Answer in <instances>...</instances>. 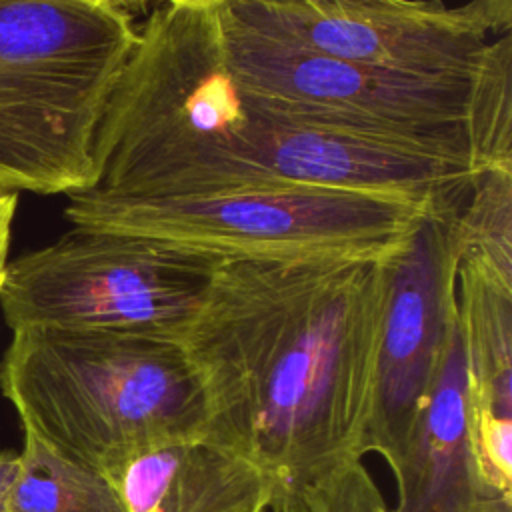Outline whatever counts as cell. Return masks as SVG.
<instances>
[{
	"label": "cell",
	"instance_id": "17",
	"mask_svg": "<svg viewBox=\"0 0 512 512\" xmlns=\"http://www.w3.org/2000/svg\"><path fill=\"white\" fill-rule=\"evenodd\" d=\"M272 512H392L362 460L276 484Z\"/></svg>",
	"mask_w": 512,
	"mask_h": 512
},
{
	"label": "cell",
	"instance_id": "3",
	"mask_svg": "<svg viewBox=\"0 0 512 512\" xmlns=\"http://www.w3.org/2000/svg\"><path fill=\"white\" fill-rule=\"evenodd\" d=\"M0 390L22 430L102 474L138 448L206 432L204 386L176 338L20 328Z\"/></svg>",
	"mask_w": 512,
	"mask_h": 512
},
{
	"label": "cell",
	"instance_id": "21",
	"mask_svg": "<svg viewBox=\"0 0 512 512\" xmlns=\"http://www.w3.org/2000/svg\"><path fill=\"white\" fill-rule=\"evenodd\" d=\"M106 2L132 16V12L144 10L152 0H106ZM162 2H166V6H184V8H218L226 0H162Z\"/></svg>",
	"mask_w": 512,
	"mask_h": 512
},
{
	"label": "cell",
	"instance_id": "22",
	"mask_svg": "<svg viewBox=\"0 0 512 512\" xmlns=\"http://www.w3.org/2000/svg\"><path fill=\"white\" fill-rule=\"evenodd\" d=\"M260 4L276 6H374V4H392L394 0H254Z\"/></svg>",
	"mask_w": 512,
	"mask_h": 512
},
{
	"label": "cell",
	"instance_id": "11",
	"mask_svg": "<svg viewBox=\"0 0 512 512\" xmlns=\"http://www.w3.org/2000/svg\"><path fill=\"white\" fill-rule=\"evenodd\" d=\"M392 474V512H512L492 500L476 464L460 322Z\"/></svg>",
	"mask_w": 512,
	"mask_h": 512
},
{
	"label": "cell",
	"instance_id": "13",
	"mask_svg": "<svg viewBox=\"0 0 512 512\" xmlns=\"http://www.w3.org/2000/svg\"><path fill=\"white\" fill-rule=\"evenodd\" d=\"M456 300L470 416L512 420V286L458 262Z\"/></svg>",
	"mask_w": 512,
	"mask_h": 512
},
{
	"label": "cell",
	"instance_id": "2",
	"mask_svg": "<svg viewBox=\"0 0 512 512\" xmlns=\"http://www.w3.org/2000/svg\"><path fill=\"white\" fill-rule=\"evenodd\" d=\"M238 120L218 8H158L112 86L94 142V180L82 192L160 200L234 190Z\"/></svg>",
	"mask_w": 512,
	"mask_h": 512
},
{
	"label": "cell",
	"instance_id": "20",
	"mask_svg": "<svg viewBox=\"0 0 512 512\" xmlns=\"http://www.w3.org/2000/svg\"><path fill=\"white\" fill-rule=\"evenodd\" d=\"M16 200H18L16 194L0 196V284L4 278L6 264H8V246H10V232H12Z\"/></svg>",
	"mask_w": 512,
	"mask_h": 512
},
{
	"label": "cell",
	"instance_id": "4",
	"mask_svg": "<svg viewBox=\"0 0 512 512\" xmlns=\"http://www.w3.org/2000/svg\"><path fill=\"white\" fill-rule=\"evenodd\" d=\"M136 36L106 0H0V196L92 186L96 132Z\"/></svg>",
	"mask_w": 512,
	"mask_h": 512
},
{
	"label": "cell",
	"instance_id": "10",
	"mask_svg": "<svg viewBox=\"0 0 512 512\" xmlns=\"http://www.w3.org/2000/svg\"><path fill=\"white\" fill-rule=\"evenodd\" d=\"M246 26L310 50L428 78H470L488 42L458 6L394 0L374 6H276L254 0L222 4Z\"/></svg>",
	"mask_w": 512,
	"mask_h": 512
},
{
	"label": "cell",
	"instance_id": "12",
	"mask_svg": "<svg viewBox=\"0 0 512 512\" xmlns=\"http://www.w3.org/2000/svg\"><path fill=\"white\" fill-rule=\"evenodd\" d=\"M104 476L124 512H272L276 496L264 470L206 436L138 448Z\"/></svg>",
	"mask_w": 512,
	"mask_h": 512
},
{
	"label": "cell",
	"instance_id": "18",
	"mask_svg": "<svg viewBox=\"0 0 512 512\" xmlns=\"http://www.w3.org/2000/svg\"><path fill=\"white\" fill-rule=\"evenodd\" d=\"M462 8L486 34L512 28V0H470Z\"/></svg>",
	"mask_w": 512,
	"mask_h": 512
},
{
	"label": "cell",
	"instance_id": "16",
	"mask_svg": "<svg viewBox=\"0 0 512 512\" xmlns=\"http://www.w3.org/2000/svg\"><path fill=\"white\" fill-rule=\"evenodd\" d=\"M460 262L512 286V166L480 172L454 224Z\"/></svg>",
	"mask_w": 512,
	"mask_h": 512
},
{
	"label": "cell",
	"instance_id": "6",
	"mask_svg": "<svg viewBox=\"0 0 512 512\" xmlns=\"http://www.w3.org/2000/svg\"><path fill=\"white\" fill-rule=\"evenodd\" d=\"M224 256L132 232L74 226L6 264L8 328L108 330L180 340Z\"/></svg>",
	"mask_w": 512,
	"mask_h": 512
},
{
	"label": "cell",
	"instance_id": "19",
	"mask_svg": "<svg viewBox=\"0 0 512 512\" xmlns=\"http://www.w3.org/2000/svg\"><path fill=\"white\" fill-rule=\"evenodd\" d=\"M20 454L12 450H0V512H10V496L16 482Z\"/></svg>",
	"mask_w": 512,
	"mask_h": 512
},
{
	"label": "cell",
	"instance_id": "15",
	"mask_svg": "<svg viewBox=\"0 0 512 512\" xmlns=\"http://www.w3.org/2000/svg\"><path fill=\"white\" fill-rule=\"evenodd\" d=\"M466 138L478 172L512 166V36L488 42L470 76Z\"/></svg>",
	"mask_w": 512,
	"mask_h": 512
},
{
	"label": "cell",
	"instance_id": "8",
	"mask_svg": "<svg viewBox=\"0 0 512 512\" xmlns=\"http://www.w3.org/2000/svg\"><path fill=\"white\" fill-rule=\"evenodd\" d=\"M460 208H430L380 256L376 372L364 452L394 470L458 328L454 224Z\"/></svg>",
	"mask_w": 512,
	"mask_h": 512
},
{
	"label": "cell",
	"instance_id": "14",
	"mask_svg": "<svg viewBox=\"0 0 512 512\" xmlns=\"http://www.w3.org/2000/svg\"><path fill=\"white\" fill-rule=\"evenodd\" d=\"M10 512H124L110 480L24 430Z\"/></svg>",
	"mask_w": 512,
	"mask_h": 512
},
{
	"label": "cell",
	"instance_id": "1",
	"mask_svg": "<svg viewBox=\"0 0 512 512\" xmlns=\"http://www.w3.org/2000/svg\"><path fill=\"white\" fill-rule=\"evenodd\" d=\"M380 256L220 262L180 338L204 386L210 442L276 484L362 460Z\"/></svg>",
	"mask_w": 512,
	"mask_h": 512
},
{
	"label": "cell",
	"instance_id": "9",
	"mask_svg": "<svg viewBox=\"0 0 512 512\" xmlns=\"http://www.w3.org/2000/svg\"><path fill=\"white\" fill-rule=\"evenodd\" d=\"M236 88L242 110L232 156L244 188L288 182L460 208L480 174L464 158L378 134L286 118L252 92Z\"/></svg>",
	"mask_w": 512,
	"mask_h": 512
},
{
	"label": "cell",
	"instance_id": "7",
	"mask_svg": "<svg viewBox=\"0 0 512 512\" xmlns=\"http://www.w3.org/2000/svg\"><path fill=\"white\" fill-rule=\"evenodd\" d=\"M218 18L232 80L270 110L292 120L378 134L470 162V78L378 70L258 32L224 6H218Z\"/></svg>",
	"mask_w": 512,
	"mask_h": 512
},
{
	"label": "cell",
	"instance_id": "5",
	"mask_svg": "<svg viewBox=\"0 0 512 512\" xmlns=\"http://www.w3.org/2000/svg\"><path fill=\"white\" fill-rule=\"evenodd\" d=\"M430 206L408 198L264 184L200 196L110 200L68 194L74 226L150 236L224 258L380 256Z\"/></svg>",
	"mask_w": 512,
	"mask_h": 512
}]
</instances>
